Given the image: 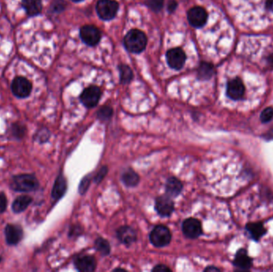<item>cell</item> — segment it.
<instances>
[{"label":"cell","instance_id":"1","mask_svg":"<svg viewBox=\"0 0 273 272\" xmlns=\"http://www.w3.org/2000/svg\"><path fill=\"white\" fill-rule=\"evenodd\" d=\"M124 45L130 52L140 54L146 49L147 37L142 31L134 29L128 31L124 38Z\"/></svg>","mask_w":273,"mask_h":272},{"label":"cell","instance_id":"2","mask_svg":"<svg viewBox=\"0 0 273 272\" xmlns=\"http://www.w3.org/2000/svg\"><path fill=\"white\" fill-rule=\"evenodd\" d=\"M11 187L15 191L28 193L36 191L39 188V181L37 178L31 174H20L12 178Z\"/></svg>","mask_w":273,"mask_h":272},{"label":"cell","instance_id":"3","mask_svg":"<svg viewBox=\"0 0 273 272\" xmlns=\"http://www.w3.org/2000/svg\"><path fill=\"white\" fill-rule=\"evenodd\" d=\"M118 2L115 0H98L96 4L98 16L104 21H110L117 16Z\"/></svg>","mask_w":273,"mask_h":272},{"label":"cell","instance_id":"4","mask_svg":"<svg viewBox=\"0 0 273 272\" xmlns=\"http://www.w3.org/2000/svg\"><path fill=\"white\" fill-rule=\"evenodd\" d=\"M172 234L170 229L165 225H157L150 234V240L156 248H163L170 244Z\"/></svg>","mask_w":273,"mask_h":272},{"label":"cell","instance_id":"5","mask_svg":"<svg viewBox=\"0 0 273 272\" xmlns=\"http://www.w3.org/2000/svg\"><path fill=\"white\" fill-rule=\"evenodd\" d=\"M11 91L19 98H25L31 95L32 84L27 78L18 76L11 83Z\"/></svg>","mask_w":273,"mask_h":272},{"label":"cell","instance_id":"6","mask_svg":"<svg viewBox=\"0 0 273 272\" xmlns=\"http://www.w3.org/2000/svg\"><path fill=\"white\" fill-rule=\"evenodd\" d=\"M101 37V31L94 25H86L80 29V38L82 42L88 46L97 45L100 42Z\"/></svg>","mask_w":273,"mask_h":272},{"label":"cell","instance_id":"7","mask_svg":"<svg viewBox=\"0 0 273 272\" xmlns=\"http://www.w3.org/2000/svg\"><path fill=\"white\" fill-rule=\"evenodd\" d=\"M187 19L191 26L195 28H201L207 22V11L204 7L199 6L192 7L188 11Z\"/></svg>","mask_w":273,"mask_h":272},{"label":"cell","instance_id":"8","mask_svg":"<svg viewBox=\"0 0 273 272\" xmlns=\"http://www.w3.org/2000/svg\"><path fill=\"white\" fill-rule=\"evenodd\" d=\"M101 91L98 86H91L83 90L80 100L86 107L94 108L99 102Z\"/></svg>","mask_w":273,"mask_h":272},{"label":"cell","instance_id":"9","mask_svg":"<svg viewBox=\"0 0 273 272\" xmlns=\"http://www.w3.org/2000/svg\"><path fill=\"white\" fill-rule=\"evenodd\" d=\"M166 61L170 68L180 70L186 61V55L181 48H173L166 53Z\"/></svg>","mask_w":273,"mask_h":272},{"label":"cell","instance_id":"10","mask_svg":"<svg viewBox=\"0 0 273 272\" xmlns=\"http://www.w3.org/2000/svg\"><path fill=\"white\" fill-rule=\"evenodd\" d=\"M182 232L185 236L190 239H196L202 234V227L198 219L189 218L182 224Z\"/></svg>","mask_w":273,"mask_h":272},{"label":"cell","instance_id":"11","mask_svg":"<svg viewBox=\"0 0 273 272\" xmlns=\"http://www.w3.org/2000/svg\"><path fill=\"white\" fill-rule=\"evenodd\" d=\"M245 93V86L239 78L232 79L228 82L226 95L229 98L238 101L242 98Z\"/></svg>","mask_w":273,"mask_h":272},{"label":"cell","instance_id":"12","mask_svg":"<svg viewBox=\"0 0 273 272\" xmlns=\"http://www.w3.org/2000/svg\"><path fill=\"white\" fill-rule=\"evenodd\" d=\"M155 210L162 217L170 216L174 212V203L169 195H161L155 200Z\"/></svg>","mask_w":273,"mask_h":272},{"label":"cell","instance_id":"13","mask_svg":"<svg viewBox=\"0 0 273 272\" xmlns=\"http://www.w3.org/2000/svg\"><path fill=\"white\" fill-rule=\"evenodd\" d=\"M6 241L9 245L18 244L23 237V231L16 224H7L4 230Z\"/></svg>","mask_w":273,"mask_h":272},{"label":"cell","instance_id":"14","mask_svg":"<svg viewBox=\"0 0 273 272\" xmlns=\"http://www.w3.org/2000/svg\"><path fill=\"white\" fill-rule=\"evenodd\" d=\"M75 268L81 272H92L96 269L97 262L92 255H81L75 259Z\"/></svg>","mask_w":273,"mask_h":272},{"label":"cell","instance_id":"15","mask_svg":"<svg viewBox=\"0 0 273 272\" xmlns=\"http://www.w3.org/2000/svg\"><path fill=\"white\" fill-rule=\"evenodd\" d=\"M117 237L121 244L130 246L136 242V233L131 227L121 226L117 230Z\"/></svg>","mask_w":273,"mask_h":272},{"label":"cell","instance_id":"16","mask_svg":"<svg viewBox=\"0 0 273 272\" xmlns=\"http://www.w3.org/2000/svg\"><path fill=\"white\" fill-rule=\"evenodd\" d=\"M234 263L235 267L240 268V270H249L252 267L253 260L245 249H240L236 253Z\"/></svg>","mask_w":273,"mask_h":272},{"label":"cell","instance_id":"17","mask_svg":"<svg viewBox=\"0 0 273 272\" xmlns=\"http://www.w3.org/2000/svg\"><path fill=\"white\" fill-rule=\"evenodd\" d=\"M183 184L181 180L176 177H170L165 184V192L170 197H176L182 192Z\"/></svg>","mask_w":273,"mask_h":272},{"label":"cell","instance_id":"18","mask_svg":"<svg viewBox=\"0 0 273 272\" xmlns=\"http://www.w3.org/2000/svg\"><path fill=\"white\" fill-rule=\"evenodd\" d=\"M22 6L31 17L39 16L42 10V0H22Z\"/></svg>","mask_w":273,"mask_h":272},{"label":"cell","instance_id":"19","mask_svg":"<svg viewBox=\"0 0 273 272\" xmlns=\"http://www.w3.org/2000/svg\"><path fill=\"white\" fill-rule=\"evenodd\" d=\"M66 188H67V184H66V179L62 175H58L55 180L52 193H51V195L54 200H58L61 199L64 194L66 193Z\"/></svg>","mask_w":273,"mask_h":272},{"label":"cell","instance_id":"20","mask_svg":"<svg viewBox=\"0 0 273 272\" xmlns=\"http://www.w3.org/2000/svg\"><path fill=\"white\" fill-rule=\"evenodd\" d=\"M246 230L249 232V235H251L252 239L255 241L260 240L261 237L264 236L266 233V229L264 228L262 223H249L246 225Z\"/></svg>","mask_w":273,"mask_h":272},{"label":"cell","instance_id":"21","mask_svg":"<svg viewBox=\"0 0 273 272\" xmlns=\"http://www.w3.org/2000/svg\"><path fill=\"white\" fill-rule=\"evenodd\" d=\"M32 198L29 195H20L16 198L12 204V210L15 213H20L26 210L31 204Z\"/></svg>","mask_w":273,"mask_h":272},{"label":"cell","instance_id":"22","mask_svg":"<svg viewBox=\"0 0 273 272\" xmlns=\"http://www.w3.org/2000/svg\"><path fill=\"white\" fill-rule=\"evenodd\" d=\"M214 75V67L212 64L203 61L199 66L197 77L200 80H210Z\"/></svg>","mask_w":273,"mask_h":272},{"label":"cell","instance_id":"23","mask_svg":"<svg viewBox=\"0 0 273 272\" xmlns=\"http://www.w3.org/2000/svg\"><path fill=\"white\" fill-rule=\"evenodd\" d=\"M121 179L125 185L127 187H135L140 181L138 174L133 169H127L126 171L124 172V174L121 175Z\"/></svg>","mask_w":273,"mask_h":272},{"label":"cell","instance_id":"24","mask_svg":"<svg viewBox=\"0 0 273 272\" xmlns=\"http://www.w3.org/2000/svg\"><path fill=\"white\" fill-rule=\"evenodd\" d=\"M119 73H120V80L122 84L130 83L134 78V73L130 67L127 65H123L121 64L118 66Z\"/></svg>","mask_w":273,"mask_h":272},{"label":"cell","instance_id":"25","mask_svg":"<svg viewBox=\"0 0 273 272\" xmlns=\"http://www.w3.org/2000/svg\"><path fill=\"white\" fill-rule=\"evenodd\" d=\"M95 248L101 255H108L110 253V245L109 242L101 237L96 239Z\"/></svg>","mask_w":273,"mask_h":272},{"label":"cell","instance_id":"26","mask_svg":"<svg viewBox=\"0 0 273 272\" xmlns=\"http://www.w3.org/2000/svg\"><path fill=\"white\" fill-rule=\"evenodd\" d=\"M26 133V126L20 123H16L11 126V134L16 138L21 139L24 136Z\"/></svg>","mask_w":273,"mask_h":272},{"label":"cell","instance_id":"27","mask_svg":"<svg viewBox=\"0 0 273 272\" xmlns=\"http://www.w3.org/2000/svg\"><path fill=\"white\" fill-rule=\"evenodd\" d=\"M113 115V109L110 106H102L98 111V117L101 121H108Z\"/></svg>","mask_w":273,"mask_h":272},{"label":"cell","instance_id":"28","mask_svg":"<svg viewBox=\"0 0 273 272\" xmlns=\"http://www.w3.org/2000/svg\"><path fill=\"white\" fill-rule=\"evenodd\" d=\"M146 4L155 12H159L163 7L164 0H146Z\"/></svg>","mask_w":273,"mask_h":272},{"label":"cell","instance_id":"29","mask_svg":"<svg viewBox=\"0 0 273 272\" xmlns=\"http://www.w3.org/2000/svg\"><path fill=\"white\" fill-rule=\"evenodd\" d=\"M273 118V108L268 107L264 109L260 114V120L263 123H268L271 121Z\"/></svg>","mask_w":273,"mask_h":272},{"label":"cell","instance_id":"30","mask_svg":"<svg viewBox=\"0 0 273 272\" xmlns=\"http://www.w3.org/2000/svg\"><path fill=\"white\" fill-rule=\"evenodd\" d=\"M108 173V168L106 166H103L100 169L98 173L95 176V183L97 184H99L101 180H103L105 176H106V174Z\"/></svg>","mask_w":273,"mask_h":272},{"label":"cell","instance_id":"31","mask_svg":"<svg viewBox=\"0 0 273 272\" xmlns=\"http://www.w3.org/2000/svg\"><path fill=\"white\" fill-rule=\"evenodd\" d=\"M90 184H91V177H89V176L84 177L79 186V193L82 195H83L84 193L87 191V189L90 186Z\"/></svg>","mask_w":273,"mask_h":272},{"label":"cell","instance_id":"32","mask_svg":"<svg viewBox=\"0 0 273 272\" xmlns=\"http://www.w3.org/2000/svg\"><path fill=\"white\" fill-rule=\"evenodd\" d=\"M7 206V200L4 193L0 192V214L4 213Z\"/></svg>","mask_w":273,"mask_h":272},{"label":"cell","instance_id":"33","mask_svg":"<svg viewBox=\"0 0 273 272\" xmlns=\"http://www.w3.org/2000/svg\"><path fill=\"white\" fill-rule=\"evenodd\" d=\"M152 271L154 272H171V269L169 267H167V266L163 265V264H159V265L156 266Z\"/></svg>","mask_w":273,"mask_h":272},{"label":"cell","instance_id":"34","mask_svg":"<svg viewBox=\"0 0 273 272\" xmlns=\"http://www.w3.org/2000/svg\"><path fill=\"white\" fill-rule=\"evenodd\" d=\"M168 11L170 13H173L174 11H176V7H177V2L176 0H170L169 3H168Z\"/></svg>","mask_w":273,"mask_h":272},{"label":"cell","instance_id":"35","mask_svg":"<svg viewBox=\"0 0 273 272\" xmlns=\"http://www.w3.org/2000/svg\"><path fill=\"white\" fill-rule=\"evenodd\" d=\"M62 0H61L60 2H55V4H54L53 9L55 10V11H58V12H59V11H62V10L64 9V6L62 4Z\"/></svg>","mask_w":273,"mask_h":272},{"label":"cell","instance_id":"36","mask_svg":"<svg viewBox=\"0 0 273 272\" xmlns=\"http://www.w3.org/2000/svg\"><path fill=\"white\" fill-rule=\"evenodd\" d=\"M265 7L268 11L273 12V0H266Z\"/></svg>","mask_w":273,"mask_h":272},{"label":"cell","instance_id":"37","mask_svg":"<svg viewBox=\"0 0 273 272\" xmlns=\"http://www.w3.org/2000/svg\"><path fill=\"white\" fill-rule=\"evenodd\" d=\"M205 272H220V269L216 268V267H214V266H210L209 268H205Z\"/></svg>","mask_w":273,"mask_h":272},{"label":"cell","instance_id":"38","mask_svg":"<svg viewBox=\"0 0 273 272\" xmlns=\"http://www.w3.org/2000/svg\"><path fill=\"white\" fill-rule=\"evenodd\" d=\"M120 271H121V272H126V270L123 269V268H116L115 270H114V272H120Z\"/></svg>","mask_w":273,"mask_h":272},{"label":"cell","instance_id":"39","mask_svg":"<svg viewBox=\"0 0 273 272\" xmlns=\"http://www.w3.org/2000/svg\"><path fill=\"white\" fill-rule=\"evenodd\" d=\"M72 1L75 2H82V1H83V0H72Z\"/></svg>","mask_w":273,"mask_h":272},{"label":"cell","instance_id":"40","mask_svg":"<svg viewBox=\"0 0 273 272\" xmlns=\"http://www.w3.org/2000/svg\"><path fill=\"white\" fill-rule=\"evenodd\" d=\"M1 260H2V258H1V257H0V262H1Z\"/></svg>","mask_w":273,"mask_h":272}]
</instances>
